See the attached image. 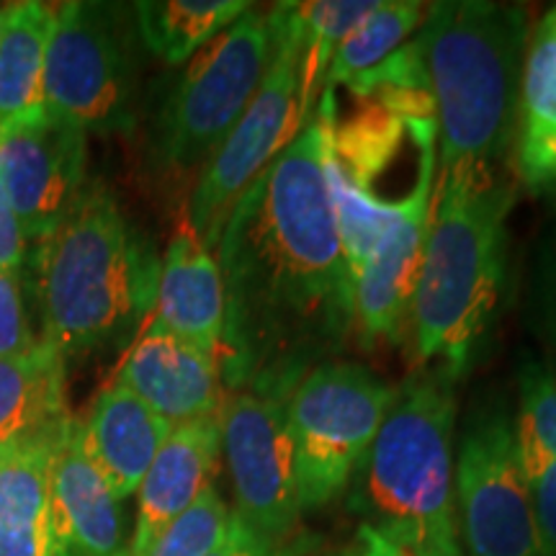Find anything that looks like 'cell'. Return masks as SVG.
<instances>
[{
  "mask_svg": "<svg viewBox=\"0 0 556 556\" xmlns=\"http://www.w3.org/2000/svg\"><path fill=\"white\" fill-rule=\"evenodd\" d=\"M312 539L294 536L289 541H274L250 528L240 516H229L227 531L217 546L206 556H309Z\"/></svg>",
  "mask_w": 556,
  "mask_h": 556,
  "instance_id": "f1b7e54d",
  "label": "cell"
},
{
  "mask_svg": "<svg viewBox=\"0 0 556 556\" xmlns=\"http://www.w3.org/2000/svg\"><path fill=\"white\" fill-rule=\"evenodd\" d=\"M456 526L464 556H544L503 397L475 400L458 433Z\"/></svg>",
  "mask_w": 556,
  "mask_h": 556,
  "instance_id": "30bf717a",
  "label": "cell"
},
{
  "mask_svg": "<svg viewBox=\"0 0 556 556\" xmlns=\"http://www.w3.org/2000/svg\"><path fill=\"white\" fill-rule=\"evenodd\" d=\"M510 168L528 191L556 189V5L528 37Z\"/></svg>",
  "mask_w": 556,
  "mask_h": 556,
  "instance_id": "d6986e66",
  "label": "cell"
},
{
  "mask_svg": "<svg viewBox=\"0 0 556 556\" xmlns=\"http://www.w3.org/2000/svg\"><path fill=\"white\" fill-rule=\"evenodd\" d=\"M340 556H415V554L402 544H397V541L384 536V533L377 531V528L361 523L351 548Z\"/></svg>",
  "mask_w": 556,
  "mask_h": 556,
  "instance_id": "1f68e13d",
  "label": "cell"
},
{
  "mask_svg": "<svg viewBox=\"0 0 556 556\" xmlns=\"http://www.w3.org/2000/svg\"><path fill=\"white\" fill-rule=\"evenodd\" d=\"M160 258L103 180L39 242L41 340L62 358L119 345L155 312Z\"/></svg>",
  "mask_w": 556,
  "mask_h": 556,
  "instance_id": "3957f363",
  "label": "cell"
},
{
  "mask_svg": "<svg viewBox=\"0 0 556 556\" xmlns=\"http://www.w3.org/2000/svg\"><path fill=\"white\" fill-rule=\"evenodd\" d=\"M270 54L268 13L255 9L193 54L152 114V163L170 176L201 173L258 93Z\"/></svg>",
  "mask_w": 556,
  "mask_h": 556,
  "instance_id": "52a82bcc",
  "label": "cell"
},
{
  "mask_svg": "<svg viewBox=\"0 0 556 556\" xmlns=\"http://www.w3.org/2000/svg\"><path fill=\"white\" fill-rule=\"evenodd\" d=\"M41 343L34 336L21 274L0 268V358L31 353Z\"/></svg>",
  "mask_w": 556,
  "mask_h": 556,
  "instance_id": "83f0119b",
  "label": "cell"
},
{
  "mask_svg": "<svg viewBox=\"0 0 556 556\" xmlns=\"http://www.w3.org/2000/svg\"><path fill=\"white\" fill-rule=\"evenodd\" d=\"M54 18L58 3L21 0L5 5L0 31V124L41 106Z\"/></svg>",
  "mask_w": 556,
  "mask_h": 556,
  "instance_id": "44dd1931",
  "label": "cell"
},
{
  "mask_svg": "<svg viewBox=\"0 0 556 556\" xmlns=\"http://www.w3.org/2000/svg\"><path fill=\"white\" fill-rule=\"evenodd\" d=\"M510 180H435L433 214L409 312L417 366L462 379L495 323L507 281Z\"/></svg>",
  "mask_w": 556,
  "mask_h": 556,
  "instance_id": "5b68a950",
  "label": "cell"
},
{
  "mask_svg": "<svg viewBox=\"0 0 556 556\" xmlns=\"http://www.w3.org/2000/svg\"><path fill=\"white\" fill-rule=\"evenodd\" d=\"M513 435L526 479L556 464V361L526 353L516 374Z\"/></svg>",
  "mask_w": 556,
  "mask_h": 556,
  "instance_id": "603a6c76",
  "label": "cell"
},
{
  "mask_svg": "<svg viewBox=\"0 0 556 556\" xmlns=\"http://www.w3.org/2000/svg\"><path fill=\"white\" fill-rule=\"evenodd\" d=\"M458 377L417 366L394 387L351 479V507L415 556H464L456 526Z\"/></svg>",
  "mask_w": 556,
  "mask_h": 556,
  "instance_id": "277c9868",
  "label": "cell"
},
{
  "mask_svg": "<svg viewBox=\"0 0 556 556\" xmlns=\"http://www.w3.org/2000/svg\"><path fill=\"white\" fill-rule=\"evenodd\" d=\"M54 556H122L124 510L93 467L80 438V417H70L52 469Z\"/></svg>",
  "mask_w": 556,
  "mask_h": 556,
  "instance_id": "9a60e30c",
  "label": "cell"
},
{
  "mask_svg": "<svg viewBox=\"0 0 556 556\" xmlns=\"http://www.w3.org/2000/svg\"><path fill=\"white\" fill-rule=\"evenodd\" d=\"M222 456L235 495V516L274 541L299 536L294 441L289 397L238 389L222 409Z\"/></svg>",
  "mask_w": 556,
  "mask_h": 556,
  "instance_id": "8fae6325",
  "label": "cell"
},
{
  "mask_svg": "<svg viewBox=\"0 0 556 556\" xmlns=\"http://www.w3.org/2000/svg\"><path fill=\"white\" fill-rule=\"evenodd\" d=\"M381 0H312L294 3L296 29L307 60V83L312 93H323L330 60L345 37H351L364 21L379 9Z\"/></svg>",
  "mask_w": 556,
  "mask_h": 556,
  "instance_id": "d4e9b609",
  "label": "cell"
},
{
  "mask_svg": "<svg viewBox=\"0 0 556 556\" xmlns=\"http://www.w3.org/2000/svg\"><path fill=\"white\" fill-rule=\"evenodd\" d=\"M26 240L24 229H21V222L13 212L9 197L0 189V268L13 270V274H24L26 266Z\"/></svg>",
  "mask_w": 556,
  "mask_h": 556,
  "instance_id": "4dcf8cb0",
  "label": "cell"
},
{
  "mask_svg": "<svg viewBox=\"0 0 556 556\" xmlns=\"http://www.w3.org/2000/svg\"><path fill=\"white\" fill-rule=\"evenodd\" d=\"M531 16L520 3L441 0L415 31L438 124V180L497 184L510 168Z\"/></svg>",
  "mask_w": 556,
  "mask_h": 556,
  "instance_id": "7a4b0ae2",
  "label": "cell"
},
{
  "mask_svg": "<svg viewBox=\"0 0 556 556\" xmlns=\"http://www.w3.org/2000/svg\"><path fill=\"white\" fill-rule=\"evenodd\" d=\"M88 135L78 124L37 106L0 124V189L26 240L52 238L86 189Z\"/></svg>",
  "mask_w": 556,
  "mask_h": 556,
  "instance_id": "7c38bea8",
  "label": "cell"
},
{
  "mask_svg": "<svg viewBox=\"0 0 556 556\" xmlns=\"http://www.w3.org/2000/svg\"><path fill=\"white\" fill-rule=\"evenodd\" d=\"M114 384L137 394L173 428L222 415L229 394L219 361L155 319L129 348Z\"/></svg>",
  "mask_w": 556,
  "mask_h": 556,
  "instance_id": "4fadbf2b",
  "label": "cell"
},
{
  "mask_svg": "<svg viewBox=\"0 0 556 556\" xmlns=\"http://www.w3.org/2000/svg\"><path fill=\"white\" fill-rule=\"evenodd\" d=\"M317 116L245 191L217 255L225 281L227 392L291 397L312 368L356 336L353 278L323 173Z\"/></svg>",
  "mask_w": 556,
  "mask_h": 556,
  "instance_id": "6da1fadb",
  "label": "cell"
},
{
  "mask_svg": "<svg viewBox=\"0 0 556 556\" xmlns=\"http://www.w3.org/2000/svg\"><path fill=\"white\" fill-rule=\"evenodd\" d=\"M3 24H5V5L0 9V31H3Z\"/></svg>",
  "mask_w": 556,
  "mask_h": 556,
  "instance_id": "d6a6232c",
  "label": "cell"
},
{
  "mask_svg": "<svg viewBox=\"0 0 556 556\" xmlns=\"http://www.w3.org/2000/svg\"><path fill=\"white\" fill-rule=\"evenodd\" d=\"M229 516H232V510L227 507L217 486L212 484L184 516L173 520L137 556H206L225 536Z\"/></svg>",
  "mask_w": 556,
  "mask_h": 556,
  "instance_id": "484cf974",
  "label": "cell"
},
{
  "mask_svg": "<svg viewBox=\"0 0 556 556\" xmlns=\"http://www.w3.org/2000/svg\"><path fill=\"white\" fill-rule=\"evenodd\" d=\"M170 430L173 426L155 409H150L122 384L103 389L90 413L80 417V438L86 454L122 503L137 495L139 484Z\"/></svg>",
  "mask_w": 556,
  "mask_h": 556,
  "instance_id": "ac0fdd59",
  "label": "cell"
},
{
  "mask_svg": "<svg viewBox=\"0 0 556 556\" xmlns=\"http://www.w3.org/2000/svg\"><path fill=\"white\" fill-rule=\"evenodd\" d=\"M426 18V3L420 0H381L379 9L343 39L332 54L325 88H340L358 75L381 65L389 54L407 45Z\"/></svg>",
  "mask_w": 556,
  "mask_h": 556,
  "instance_id": "cb8c5ba5",
  "label": "cell"
},
{
  "mask_svg": "<svg viewBox=\"0 0 556 556\" xmlns=\"http://www.w3.org/2000/svg\"><path fill=\"white\" fill-rule=\"evenodd\" d=\"M135 13L119 3H58L41 106L86 135H131L139 116Z\"/></svg>",
  "mask_w": 556,
  "mask_h": 556,
  "instance_id": "ba28073f",
  "label": "cell"
},
{
  "mask_svg": "<svg viewBox=\"0 0 556 556\" xmlns=\"http://www.w3.org/2000/svg\"><path fill=\"white\" fill-rule=\"evenodd\" d=\"M394 387L356 361H325L289 397L302 513L330 505L351 486L377 438Z\"/></svg>",
  "mask_w": 556,
  "mask_h": 556,
  "instance_id": "9c48e42d",
  "label": "cell"
},
{
  "mask_svg": "<svg viewBox=\"0 0 556 556\" xmlns=\"http://www.w3.org/2000/svg\"><path fill=\"white\" fill-rule=\"evenodd\" d=\"M531 323L556 356V217L541 238L533 261Z\"/></svg>",
  "mask_w": 556,
  "mask_h": 556,
  "instance_id": "4316f807",
  "label": "cell"
},
{
  "mask_svg": "<svg viewBox=\"0 0 556 556\" xmlns=\"http://www.w3.org/2000/svg\"><path fill=\"white\" fill-rule=\"evenodd\" d=\"M70 417L0 451V556H54L52 469Z\"/></svg>",
  "mask_w": 556,
  "mask_h": 556,
  "instance_id": "e0dca14e",
  "label": "cell"
},
{
  "mask_svg": "<svg viewBox=\"0 0 556 556\" xmlns=\"http://www.w3.org/2000/svg\"><path fill=\"white\" fill-rule=\"evenodd\" d=\"M274 54L258 93L193 184L186 219L208 250H217L229 214L250 186L294 142L317 109L307 83V60L299 39L294 3L268 11Z\"/></svg>",
  "mask_w": 556,
  "mask_h": 556,
  "instance_id": "8992f818",
  "label": "cell"
},
{
  "mask_svg": "<svg viewBox=\"0 0 556 556\" xmlns=\"http://www.w3.org/2000/svg\"><path fill=\"white\" fill-rule=\"evenodd\" d=\"M65 364L45 340L31 353L0 358V451L65 420Z\"/></svg>",
  "mask_w": 556,
  "mask_h": 556,
  "instance_id": "ffe728a7",
  "label": "cell"
},
{
  "mask_svg": "<svg viewBox=\"0 0 556 556\" xmlns=\"http://www.w3.org/2000/svg\"><path fill=\"white\" fill-rule=\"evenodd\" d=\"M225 317V281L217 255L193 232L189 219H184L160 261L152 319L219 361Z\"/></svg>",
  "mask_w": 556,
  "mask_h": 556,
  "instance_id": "2e32d148",
  "label": "cell"
},
{
  "mask_svg": "<svg viewBox=\"0 0 556 556\" xmlns=\"http://www.w3.org/2000/svg\"><path fill=\"white\" fill-rule=\"evenodd\" d=\"M528 490L533 500L541 554L556 556V464L528 479Z\"/></svg>",
  "mask_w": 556,
  "mask_h": 556,
  "instance_id": "f546056e",
  "label": "cell"
},
{
  "mask_svg": "<svg viewBox=\"0 0 556 556\" xmlns=\"http://www.w3.org/2000/svg\"><path fill=\"white\" fill-rule=\"evenodd\" d=\"M222 458V415L170 430L137 490V520L122 556L144 552L214 484Z\"/></svg>",
  "mask_w": 556,
  "mask_h": 556,
  "instance_id": "5bb4252c",
  "label": "cell"
},
{
  "mask_svg": "<svg viewBox=\"0 0 556 556\" xmlns=\"http://www.w3.org/2000/svg\"><path fill=\"white\" fill-rule=\"evenodd\" d=\"M248 0H139L131 5L137 37L165 65H186L242 13Z\"/></svg>",
  "mask_w": 556,
  "mask_h": 556,
  "instance_id": "7402d4cb",
  "label": "cell"
}]
</instances>
